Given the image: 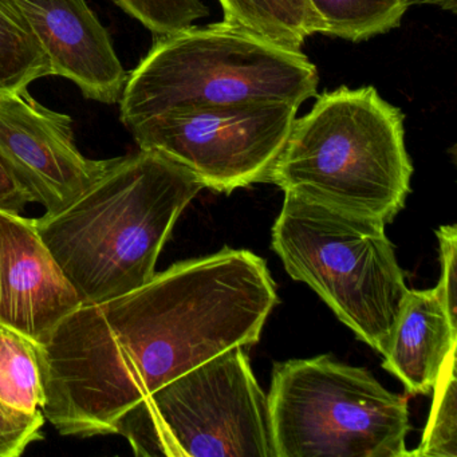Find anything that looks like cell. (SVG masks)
I'll use <instances>...</instances> for the list:
<instances>
[{"label": "cell", "instance_id": "obj_1", "mask_svg": "<svg viewBox=\"0 0 457 457\" xmlns=\"http://www.w3.org/2000/svg\"><path fill=\"white\" fill-rule=\"evenodd\" d=\"M203 188L183 165L140 149L117 157L79 199L34 223L81 304L100 303L154 278L176 221Z\"/></svg>", "mask_w": 457, "mask_h": 457}, {"label": "cell", "instance_id": "obj_2", "mask_svg": "<svg viewBox=\"0 0 457 457\" xmlns=\"http://www.w3.org/2000/svg\"><path fill=\"white\" fill-rule=\"evenodd\" d=\"M413 165L403 114L374 87L317 96L294 122L269 183L360 218L390 223L405 207Z\"/></svg>", "mask_w": 457, "mask_h": 457}, {"label": "cell", "instance_id": "obj_3", "mask_svg": "<svg viewBox=\"0 0 457 457\" xmlns=\"http://www.w3.org/2000/svg\"><path fill=\"white\" fill-rule=\"evenodd\" d=\"M318 84L317 68L301 49L220 22L156 37L119 103L129 129L173 109L263 100L301 106L317 97Z\"/></svg>", "mask_w": 457, "mask_h": 457}, {"label": "cell", "instance_id": "obj_4", "mask_svg": "<svg viewBox=\"0 0 457 457\" xmlns=\"http://www.w3.org/2000/svg\"><path fill=\"white\" fill-rule=\"evenodd\" d=\"M272 250L358 338L384 355L409 288L385 224L285 194Z\"/></svg>", "mask_w": 457, "mask_h": 457}, {"label": "cell", "instance_id": "obj_5", "mask_svg": "<svg viewBox=\"0 0 457 457\" xmlns=\"http://www.w3.org/2000/svg\"><path fill=\"white\" fill-rule=\"evenodd\" d=\"M267 401L275 457L409 454L408 400L366 369L330 355L279 362Z\"/></svg>", "mask_w": 457, "mask_h": 457}, {"label": "cell", "instance_id": "obj_6", "mask_svg": "<svg viewBox=\"0 0 457 457\" xmlns=\"http://www.w3.org/2000/svg\"><path fill=\"white\" fill-rule=\"evenodd\" d=\"M136 456L275 457L269 401L237 346L154 390L117 422Z\"/></svg>", "mask_w": 457, "mask_h": 457}, {"label": "cell", "instance_id": "obj_7", "mask_svg": "<svg viewBox=\"0 0 457 457\" xmlns=\"http://www.w3.org/2000/svg\"><path fill=\"white\" fill-rule=\"evenodd\" d=\"M301 106L263 100L173 109L129 128L138 148L191 170L204 188L231 194L269 183Z\"/></svg>", "mask_w": 457, "mask_h": 457}, {"label": "cell", "instance_id": "obj_8", "mask_svg": "<svg viewBox=\"0 0 457 457\" xmlns=\"http://www.w3.org/2000/svg\"><path fill=\"white\" fill-rule=\"evenodd\" d=\"M73 121L31 97L0 92V159L21 186L54 213L87 191L114 160H90L77 148Z\"/></svg>", "mask_w": 457, "mask_h": 457}, {"label": "cell", "instance_id": "obj_9", "mask_svg": "<svg viewBox=\"0 0 457 457\" xmlns=\"http://www.w3.org/2000/svg\"><path fill=\"white\" fill-rule=\"evenodd\" d=\"M79 306L34 219L0 210V325L41 345Z\"/></svg>", "mask_w": 457, "mask_h": 457}, {"label": "cell", "instance_id": "obj_10", "mask_svg": "<svg viewBox=\"0 0 457 457\" xmlns=\"http://www.w3.org/2000/svg\"><path fill=\"white\" fill-rule=\"evenodd\" d=\"M52 63L53 76L71 79L87 100L116 104L129 74L109 31L85 0H20Z\"/></svg>", "mask_w": 457, "mask_h": 457}, {"label": "cell", "instance_id": "obj_11", "mask_svg": "<svg viewBox=\"0 0 457 457\" xmlns=\"http://www.w3.org/2000/svg\"><path fill=\"white\" fill-rule=\"evenodd\" d=\"M454 347L457 326L452 323L437 290H408L382 368L397 377L411 395H428Z\"/></svg>", "mask_w": 457, "mask_h": 457}, {"label": "cell", "instance_id": "obj_12", "mask_svg": "<svg viewBox=\"0 0 457 457\" xmlns=\"http://www.w3.org/2000/svg\"><path fill=\"white\" fill-rule=\"evenodd\" d=\"M223 22L237 26L282 46L301 49L320 34V21L309 0H219Z\"/></svg>", "mask_w": 457, "mask_h": 457}, {"label": "cell", "instance_id": "obj_13", "mask_svg": "<svg viewBox=\"0 0 457 457\" xmlns=\"http://www.w3.org/2000/svg\"><path fill=\"white\" fill-rule=\"evenodd\" d=\"M49 76L52 63L20 0H0V92L28 89Z\"/></svg>", "mask_w": 457, "mask_h": 457}, {"label": "cell", "instance_id": "obj_14", "mask_svg": "<svg viewBox=\"0 0 457 457\" xmlns=\"http://www.w3.org/2000/svg\"><path fill=\"white\" fill-rule=\"evenodd\" d=\"M320 34L362 42L389 33L408 12L403 0H309Z\"/></svg>", "mask_w": 457, "mask_h": 457}, {"label": "cell", "instance_id": "obj_15", "mask_svg": "<svg viewBox=\"0 0 457 457\" xmlns=\"http://www.w3.org/2000/svg\"><path fill=\"white\" fill-rule=\"evenodd\" d=\"M0 401L20 411H41L42 381L36 345L0 325Z\"/></svg>", "mask_w": 457, "mask_h": 457}, {"label": "cell", "instance_id": "obj_16", "mask_svg": "<svg viewBox=\"0 0 457 457\" xmlns=\"http://www.w3.org/2000/svg\"><path fill=\"white\" fill-rule=\"evenodd\" d=\"M456 350H451L441 366L421 443L408 456L457 457Z\"/></svg>", "mask_w": 457, "mask_h": 457}, {"label": "cell", "instance_id": "obj_17", "mask_svg": "<svg viewBox=\"0 0 457 457\" xmlns=\"http://www.w3.org/2000/svg\"><path fill=\"white\" fill-rule=\"evenodd\" d=\"M154 36L175 33L208 17L200 0H112Z\"/></svg>", "mask_w": 457, "mask_h": 457}, {"label": "cell", "instance_id": "obj_18", "mask_svg": "<svg viewBox=\"0 0 457 457\" xmlns=\"http://www.w3.org/2000/svg\"><path fill=\"white\" fill-rule=\"evenodd\" d=\"M41 411L29 413L0 401V457H18L34 441L41 440Z\"/></svg>", "mask_w": 457, "mask_h": 457}, {"label": "cell", "instance_id": "obj_19", "mask_svg": "<svg viewBox=\"0 0 457 457\" xmlns=\"http://www.w3.org/2000/svg\"><path fill=\"white\" fill-rule=\"evenodd\" d=\"M440 243L441 278L437 290L452 323L457 326V228L454 224L443 226L436 232Z\"/></svg>", "mask_w": 457, "mask_h": 457}, {"label": "cell", "instance_id": "obj_20", "mask_svg": "<svg viewBox=\"0 0 457 457\" xmlns=\"http://www.w3.org/2000/svg\"><path fill=\"white\" fill-rule=\"evenodd\" d=\"M29 203H33V197L0 159V210L20 213Z\"/></svg>", "mask_w": 457, "mask_h": 457}, {"label": "cell", "instance_id": "obj_21", "mask_svg": "<svg viewBox=\"0 0 457 457\" xmlns=\"http://www.w3.org/2000/svg\"><path fill=\"white\" fill-rule=\"evenodd\" d=\"M406 9L411 6H421V4H428V6L440 7V9L451 12L452 14L457 12V0H403Z\"/></svg>", "mask_w": 457, "mask_h": 457}]
</instances>
